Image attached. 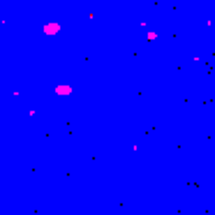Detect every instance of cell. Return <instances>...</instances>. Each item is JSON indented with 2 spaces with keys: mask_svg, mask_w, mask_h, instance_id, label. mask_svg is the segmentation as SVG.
<instances>
[{
  "mask_svg": "<svg viewBox=\"0 0 215 215\" xmlns=\"http://www.w3.org/2000/svg\"><path fill=\"white\" fill-rule=\"evenodd\" d=\"M42 30H44V35H58L63 30V26H60V23H44Z\"/></svg>",
  "mask_w": 215,
  "mask_h": 215,
  "instance_id": "obj_1",
  "label": "cell"
},
{
  "mask_svg": "<svg viewBox=\"0 0 215 215\" xmlns=\"http://www.w3.org/2000/svg\"><path fill=\"white\" fill-rule=\"evenodd\" d=\"M56 93L58 95H69L72 93V86H56Z\"/></svg>",
  "mask_w": 215,
  "mask_h": 215,
  "instance_id": "obj_2",
  "label": "cell"
}]
</instances>
